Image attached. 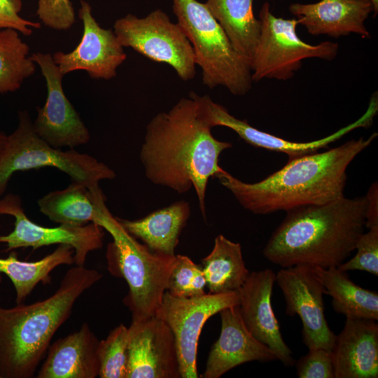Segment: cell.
<instances>
[{"mask_svg":"<svg viewBox=\"0 0 378 378\" xmlns=\"http://www.w3.org/2000/svg\"><path fill=\"white\" fill-rule=\"evenodd\" d=\"M211 129L191 92L149 121L139 153L145 175L153 184L178 194L194 188L204 218L208 181L223 170L219 156L232 146L216 139Z\"/></svg>","mask_w":378,"mask_h":378,"instance_id":"obj_1","label":"cell"},{"mask_svg":"<svg viewBox=\"0 0 378 378\" xmlns=\"http://www.w3.org/2000/svg\"><path fill=\"white\" fill-rule=\"evenodd\" d=\"M351 139L323 152L296 157L256 183H246L224 169L217 178L245 209L268 214L326 204L344 197L350 163L377 138Z\"/></svg>","mask_w":378,"mask_h":378,"instance_id":"obj_2","label":"cell"},{"mask_svg":"<svg viewBox=\"0 0 378 378\" xmlns=\"http://www.w3.org/2000/svg\"><path fill=\"white\" fill-rule=\"evenodd\" d=\"M365 196L346 198L286 211L262 253L282 268L296 265L338 267L355 250L365 227Z\"/></svg>","mask_w":378,"mask_h":378,"instance_id":"obj_3","label":"cell"},{"mask_svg":"<svg viewBox=\"0 0 378 378\" xmlns=\"http://www.w3.org/2000/svg\"><path fill=\"white\" fill-rule=\"evenodd\" d=\"M102 276L94 269L76 265L48 298L10 308L0 305V378L33 377L77 300Z\"/></svg>","mask_w":378,"mask_h":378,"instance_id":"obj_4","label":"cell"},{"mask_svg":"<svg viewBox=\"0 0 378 378\" xmlns=\"http://www.w3.org/2000/svg\"><path fill=\"white\" fill-rule=\"evenodd\" d=\"M90 190L94 205L92 222L113 238L106 251L108 270L125 279L129 286L124 302L132 313V321L155 316L167 290L176 255L153 251L139 243L110 212L99 186Z\"/></svg>","mask_w":378,"mask_h":378,"instance_id":"obj_5","label":"cell"},{"mask_svg":"<svg viewBox=\"0 0 378 378\" xmlns=\"http://www.w3.org/2000/svg\"><path fill=\"white\" fill-rule=\"evenodd\" d=\"M172 8L189 40L202 83L209 89L225 87L237 96L247 94L253 80L250 62L234 49L205 4L172 0Z\"/></svg>","mask_w":378,"mask_h":378,"instance_id":"obj_6","label":"cell"},{"mask_svg":"<svg viewBox=\"0 0 378 378\" xmlns=\"http://www.w3.org/2000/svg\"><path fill=\"white\" fill-rule=\"evenodd\" d=\"M42 167L56 168L71 181L89 188L116 176L111 167L92 155L74 148L64 151L51 146L36 133L29 113L20 111L17 127L7 135L0 155V196L13 174Z\"/></svg>","mask_w":378,"mask_h":378,"instance_id":"obj_7","label":"cell"},{"mask_svg":"<svg viewBox=\"0 0 378 378\" xmlns=\"http://www.w3.org/2000/svg\"><path fill=\"white\" fill-rule=\"evenodd\" d=\"M260 33L250 62L253 82L264 78L287 80L302 66V60L318 58L330 61L339 50L337 43L323 41L311 45L298 35V19L274 16L269 3H265L259 13Z\"/></svg>","mask_w":378,"mask_h":378,"instance_id":"obj_8","label":"cell"},{"mask_svg":"<svg viewBox=\"0 0 378 378\" xmlns=\"http://www.w3.org/2000/svg\"><path fill=\"white\" fill-rule=\"evenodd\" d=\"M113 31L123 47L169 65L182 80L195 78L192 47L181 27L162 10H155L144 18L127 14L115 22Z\"/></svg>","mask_w":378,"mask_h":378,"instance_id":"obj_9","label":"cell"},{"mask_svg":"<svg viewBox=\"0 0 378 378\" xmlns=\"http://www.w3.org/2000/svg\"><path fill=\"white\" fill-rule=\"evenodd\" d=\"M239 291L178 298L165 291L155 315L170 328L175 340L181 378L198 377L199 337L206 321L223 309L239 304Z\"/></svg>","mask_w":378,"mask_h":378,"instance_id":"obj_10","label":"cell"},{"mask_svg":"<svg viewBox=\"0 0 378 378\" xmlns=\"http://www.w3.org/2000/svg\"><path fill=\"white\" fill-rule=\"evenodd\" d=\"M14 218L11 232L0 235V243L6 244L4 252L19 248L33 250L53 244H67L74 250V263L84 265L88 254L103 246L104 228L92 222L83 226L59 225L55 227L41 226L31 220L24 213L22 200L9 193L0 199V216Z\"/></svg>","mask_w":378,"mask_h":378,"instance_id":"obj_11","label":"cell"},{"mask_svg":"<svg viewBox=\"0 0 378 378\" xmlns=\"http://www.w3.org/2000/svg\"><path fill=\"white\" fill-rule=\"evenodd\" d=\"M276 281L284 297L286 314L300 318L303 343L308 349L332 351L336 335L326 321L325 288L313 267L296 265L282 268L276 274Z\"/></svg>","mask_w":378,"mask_h":378,"instance_id":"obj_12","label":"cell"},{"mask_svg":"<svg viewBox=\"0 0 378 378\" xmlns=\"http://www.w3.org/2000/svg\"><path fill=\"white\" fill-rule=\"evenodd\" d=\"M39 66L47 88L44 105L38 107L33 122L36 133L55 148H74L88 143V129L66 97L62 88V78L50 53L34 52L31 56Z\"/></svg>","mask_w":378,"mask_h":378,"instance_id":"obj_13","label":"cell"},{"mask_svg":"<svg viewBox=\"0 0 378 378\" xmlns=\"http://www.w3.org/2000/svg\"><path fill=\"white\" fill-rule=\"evenodd\" d=\"M192 94L212 128L216 126L227 127L246 143L255 147L286 153L289 159L318 152L355 129L370 127L378 112V97L372 94L367 110L356 121L323 139L309 142H293L256 129L249 125L247 120L234 117L225 107L215 102L209 95L200 96L193 92Z\"/></svg>","mask_w":378,"mask_h":378,"instance_id":"obj_14","label":"cell"},{"mask_svg":"<svg viewBox=\"0 0 378 378\" xmlns=\"http://www.w3.org/2000/svg\"><path fill=\"white\" fill-rule=\"evenodd\" d=\"M78 17L83 22L81 40L69 52L57 51L52 55L61 73L85 71L94 79L110 80L117 75L118 68L127 55L112 29L102 28L92 14L88 2L80 0Z\"/></svg>","mask_w":378,"mask_h":378,"instance_id":"obj_15","label":"cell"},{"mask_svg":"<svg viewBox=\"0 0 378 378\" xmlns=\"http://www.w3.org/2000/svg\"><path fill=\"white\" fill-rule=\"evenodd\" d=\"M127 378H181L174 335L157 315L132 321Z\"/></svg>","mask_w":378,"mask_h":378,"instance_id":"obj_16","label":"cell"},{"mask_svg":"<svg viewBox=\"0 0 378 378\" xmlns=\"http://www.w3.org/2000/svg\"><path fill=\"white\" fill-rule=\"evenodd\" d=\"M276 274L270 269L249 273L239 289V308L242 320L252 335L269 347L284 365L295 363L292 351L284 342L272 306Z\"/></svg>","mask_w":378,"mask_h":378,"instance_id":"obj_17","label":"cell"},{"mask_svg":"<svg viewBox=\"0 0 378 378\" xmlns=\"http://www.w3.org/2000/svg\"><path fill=\"white\" fill-rule=\"evenodd\" d=\"M220 333L209 354L203 378H219L243 363L277 360L274 352L255 338L246 327L239 305L220 312Z\"/></svg>","mask_w":378,"mask_h":378,"instance_id":"obj_18","label":"cell"},{"mask_svg":"<svg viewBox=\"0 0 378 378\" xmlns=\"http://www.w3.org/2000/svg\"><path fill=\"white\" fill-rule=\"evenodd\" d=\"M290 13L314 36L332 38L356 34L370 38L365 22L374 6L371 0H321L314 4L294 3Z\"/></svg>","mask_w":378,"mask_h":378,"instance_id":"obj_19","label":"cell"},{"mask_svg":"<svg viewBox=\"0 0 378 378\" xmlns=\"http://www.w3.org/2000/svg\"><path fill=\"white\" fill-rule=\"evenodd\" d=\"M335 378H377L378 324L346 317L332 350Z\"/></svg>","mask_w":378,"mask_h":378,"instance_id":"obj_20","label":"cell"},{"mask_svg":"<svg viewBox=\"0 0 378 378\" xmlns=\"http://www.w3.org/2000/svg\"><path fill=\"white\" fill-rule=\"evenodd\" d=\"M99 340L88 323L50 344L37 378H95L99 377Z\"/></svg>","mask_w":378,"mask_h":378,"instance_id":"obj_21","label":"cell"},{"mask_svg":"<svg viewBox=\"0 0 378 378\" xmlns=\"http://www.w3.org/2000/svg\"><path fill=\"white\" fill-rule=\"evenodd\" d=\"M190 216L189 202L181 200L139 219L130 220L117 218L127 232L142 241L150 250L175 255L179 236Z\"/></svg>","mask_w":378,"mask_h":378,"instance_id":"obj_22","label":"cell"},{"mask_svg":"<svg viewBox=\"0 0 378 378\" xmlns=\"http://www.w3.org/2000/svg\"><path fill=\"white\" fill-rule=\"evenodd\" d=\"M253 0H207L205 4L234 49L249 62L257 46L260 22L253 13Z\"/></svg>","mask_w":378,"mask_h":378,"instance_id":"obj_23","label":"cell"},{"mask_svg":"<svg viewBox=\"0 0 378 378\" xmlns=\"http://www.w3.org/2000/svg\"><path fill=\"white\" fill-rule=\"evenodd\" d=\"M325 288L332 297L334 310L346 317L378 320V293L352 281L346 272L337 267H312Z\"/></svg>","mask_w":378,"mask_h":378,"instance_id":"obj_24","label":"cell"},{"mask_svg":"<svg viewBox=\"0 0 378 378\" xmlns=\"http://www.w3.org/2000/svg\"><path fill=\"white\" fill-rule=\"evenodd\" d=\"M74 250L67 244H59L52 253L43 258L27 262L18 260L17 253L11 251L6 258H0L1 274L6 275L15 290L16 304L22 303L39 282L50 281V272L57 267L74 263Z\"/></svg>","mask_w":378,"mask_h":378,"instance_id":"obj_25","label":"cell"},{"mask_svg":"<svg viewBox=\"0 0 378 378\" xmlns=\"http://www.w3.org/2000/svg\"><path fill=\"white\" fill-rule=\"evenodd\" d=\"M206 286L211 293L237 291L249 275L241 246L218 235L211 253L202 260Z\"/></svg>","mask_w":378,"mask_h":378,"instance_id":"obj_26","label":"cell"},{"mask_svg":"<svg viewBox=\"0 0 378 378\" xmlns=\"http://www.w3.org/2000/svg\"><path fill=\"white\" fill-rule=\"evenodd\" d=\"M41 213L60 225L83 226L93 221L94 205L88 187L72 181L38 199Z\"/></svg>","mask_w":378,"mask_h":378,"instance_id":"obj_27","label":"cell"},{"mask_svg":"<svg viewBox=\"0 0 378 378\" xmlns=\"http://www.w3.org/2000/svg\"><path fill=\"white\" fill-rule=\"evenodd\" d=\"M13 29H0V94L15 92L36 70L29 47Z\"/></svg>","mask_w":378,"mask_h":378,"instance_id":"obj_28","label":"cell"},{"mask_svg":"<svg viewBox=\"0 0 378 378\" xmlns=\"http://www.w3.org/2000/svg\"><path fill=\"white\" fill-rule=\"evenodd\" d=\"M128 343L129 329L122 323L113 329L105 340L99 341V377L127 378Z\"/></svg>","mask_w":378,"mask_h":378,"instance_id":"obj_29","label":"cell"},{"mask_svg":"<svg viewBox=\"0 0 378 378\" xmlns=\"http://www.w3.org/2000/svg\"><path fill=\"white\" fill-rule=\"evenodd\" d=\"M206 279L202 267L189 257L176 255L167 291L178 298H195L204 295Z\"/></svg>","mask_w":378,"mask_h":378,"instance_id":"obj_30","label":"cell"},{"mask_svg":"<svg viewBox=\"0 0 378 378\" xmlns=\"http://www.w3.org/2000/svg\"><path fill=\"white\" fill-rule=\"evenodd\" d=\"M368 230L357 240L355 255L337 267L340 270H361L378 276V227Z\"/></svg>","mask_w":378,"mask_h":378,"instance_id":"obj_31","label":"cell"},{"mask_svg":"<svg viewBox=\"0 0 378 378\" xmlns=\"http://www.w3.org/2000/svg\"><path fill=\"white\" fill-rule=\"evenodd\" d=\"M36 15L45 26L58 31L67 30L76 22L70 0H37Z\"/></svg>","mask_w":378,"mask_h":378,"instance_id":"obj_32","label":"cell"},{"mask_svg":"<svg viewBox=\"0 0 378 378\" xmlns=\"http://www.w3.org/2000/svg\"><path fill=\"white\" fill-rule=\"evenodd\" d=\"M295 367L300 378H335L332 351L325 349H309Z\"/></svg>","mask_w":378,"mask_h":378,"instance_id":"obj_33","label":"cell"},{"mask_svg":"<svg viewBox=\"0 0 378 378\" xmlns=\"http://www.w3.org/2000/svg\"><path fill=\"white\" fill-rule=\"evenodd\" d=\"M22 0H0V29L10 28L24 36L32 34L33 29H39L40 22L22 18Z\"/></svg>","mask_w":378,"mask_h":378,"instance_id":"obj_34","label":"cell"},{"mask_svg":"<svg viewBox=\"0 0 378 378\" xmlns=\"http://www.w3.org/2000/svg\"><path fill=\"white\" fill-rule=\"evenodd\" d=\"M365 227H378V184L373 183L366 194Z\"/></svg>","mask_w":378,"mask_h":378,"instance_id":"obj_35","label":"cell"},{"mask_svg":"<svg viewBox=\"0 0 378 378\" xmlns=\"http://www.w3.org/2000/svg\"><path fill=\"white\" fill-rule=\"evenodd\" d=\"M7 135L2 131L0 130V155L4 149Z\"/></svg>","mask_w":378,"mask_h":378,"instance_id":"obj_36","label":"cell"},{"mask_svg":"<svg viewBox=\"0 0 378 378\" xmlns=\"http://www.w3.org/2000/svg\"><path fill=\"white\" fill-rule=\"evenodd\" d=\"M374 6V16L378 13V0H371Z\"/></svg>","mask_w":378,"mask_h":378,"instance_id":"obj_37","label":"cell"}]
</instances>
